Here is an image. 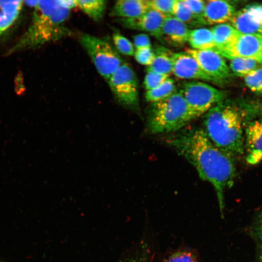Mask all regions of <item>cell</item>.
Wrapping results in <instances>:
<instances>
[{
	"mask_svg": "<svg viewBox=\"0 0 262 262\" xmlns=\"http://www.w3.org/2000/svg\"><path fill=\"white\" fill-rule=\"evenodd\" d=\"M166 142L195 168L200 179L213 186L223 214L225 190L233 186L237 175L235 160L216 147L202 128H183Z\"/></svg>",
	"mask_w": 262,
	"mask_h": 262,
	"instance_id": "1",
	"label": "cell"
},
{
	"mask_svg": "<svg viewBox=\"0 0 262 262\" xmlns=\"http://www.w3.org/2000/svg\"><path fill=\"white\" fill-rule=\"evenodd\" d=\"M262 118V103L250 99H225L205 114L203 130L211 141L234 160L245 154V130Z\"/></svg>",
	"mask_w": 262,
	"mask_h": 262,
	"instance_id": "2",
	"label": "cell"
},
{
	"mask_svg": "<svg viewBox=\"0 0 262 262\" xmlns=\"http://www.w3.org/2000/svg\"><path fill=\"white\" fill-rule=\"evenodd\" d=\"M31 23L26 31L7 54L38 48L69 34L65 26L70 10L61 6L58 0H36Z\"/></svg>",
	"mask_w": 262,
	"mask_h": 262,
	"instance_id": "3",
	"label": "cell"
},
{
	"mask_svg": "<svg viewBox=\"0 0 262 262\" xmlns=\"http://www.w3.org/2000/svg\"><path fill=\"white\" fill-rule=\"evenodd\" d=\"M196 118L182 95L177 91L164 99L151 103L147 129L151 134L175 133Z\"/></svg>",
	"mask_w": 262,
	"mask_h": 262,
	"instance_id": "4",
	"label": "cell"
},
{
	"mask_svg": "<svg viewBox=\"0 0 262 262\" xmlns=\"http://www.w3.org/2000/svg\"><path fill=\"white\" fill-rule=\"evenodd\" d=\"M80 42L98 73L107 81L123 64L118 52L105 39L83 33L81 36Z\"/></svg>",
	"mask_w": 262,
	"mask_h": 262,
	"instance_id": "5",
	"label": "cell"
},
{
	"mask_svg": "<svg viewBox=\"0 0 262 262\" xmlns=\"http://www.w3.org/2000/svg\"><path fill=\"white\" fill-rule=\"evenodd\" d=\"M179 91L196 118L226 99L225 92L200 81L184 82Z\"/></svg>",
	"mask_w": 262,
	"mask_h": 262,
	"instance_id": "6",
	"label": "cell"
},
{
	"mask_svg": "<svg viewBox=\"0 0 262 262\" xmlns=\"http://www.w3.org/2000/svg\"><path fill=\"white\" fill-rule=\"evenodd\" d=\"M107 82L119 104L128 109H139L138 81L135 72L128 64L123 63Z\"/></svg>",
	"mask_w": 262,
	"mask_h": 262,
	"instance_id": "7",
	"label": "cell"
},
{
	"mask_svg": "<svg viewBox=\"0 0 262 262\" xmlns=\"http://www.w3.org/2000/svg\"><path fill=\"white\" fill-rule=\"evenodd\" d=\"M197 62L202 70L218 84L228 82L231 77L224 57L214 50L187 49L185 51Z\"/></svg>",
	"mask_w": 262,
	"mask_h": 262,
	"instance_id": "8",
	"label": "cell"
},
{
	"mask_svg": "<svg viewBox=\"0 0 262 262\" xmlns=\"http://www.w3.org/2000/svg\"><path fill=\"white\" fill-rule=\"evenodd\" d=\"M218 52L229 59L250 58L262 65V36L240 33L230 46Z\"/></svg>",
	"mask_w": 262,
	"mask_h": 262,
	"instance_id": "9",
	"label": "cell"
},
{
	"mask_svg": "<svg viewBox=\"0 0 262 262\" xmlns=\"http://www.w3.org/2000/svg\"><path fill=\"white\" fill-rule=\"evenodd\" d=\"M172 73L178 78L198 80L213 83L217 82L206 74L196 61L186 52H172Z\"/></svg>",
	"mask_w": 262,
	"mask_h": 262,
	"instance_id": "10",
	"label": "cell"
},
{
	"mask_svg": "<svg viewBox=\"0 0 262 262\" xmlns=\"http://www.w3.org/2000/svg\"><path fill=\"white\" fill-rule=\"evenodd\" d=\"M166 16L149 8L142 16L136 18H117L122 26L131 29L145 31L161 41L162 27Z\"/></svg>",
	"mask_w": 262,
	"mask_h": 262,
	"instance_id": "11",
	"label": "cell"
},
{
	"mask_svg": "<svg viewBox=\"0 0 262 262\" xmlns=\"http://www.w3.org/2000/svg\"><path fill=\"white\" fill-rule=\"evenodd\" d=\"M245 154L249 164L256 165L262 162V118L250 122L246 127Z\"/></svg>",
	"mask_w": 262,
	"mask_h": 262,
	"instance_id": "12",
	"label": "cell"
},
{
	"mask_svg": "<svg viewBox=\"0 0 262 262\" xmlns=\"http://www.w3.org/2000/svg\"><path fill=\"white\" fill-rule=\"evenodd\" d=\"M229 22L240 33L262 36V19L255 4L236 11Z\"/></svg>",
	"mask_w": 262,
	"mask_h": 262,
	"instance_id": "13",
	"label": "cell"
},
{
	"mask_svg": "<svg viewBox=\"0 0 262 262\" xmlns=\"http://www.w3.org/2000/svg\"><path fill=\"white\" fill-rule=\"evenodd\" d=\"M233 5L222 0L205 1L204 12L200 20L201 25H218L230 21L235 13Z\"/></svg>",
	"mask_w": 262,
	"mask_h": 262,
	"instance_id": "14",
	"label": "cell"
},
{
	"mask_svg": "<svg viewBox=\"0 0 262 262\" xmlns=\"http://www.w3.org/2000/svg\"><path fill=\"white\" fill-rule=\"evenodd\" d=\"M189 27L173 16L166 17L161 33V41L175 47H179L187 42Z\"/></svg>",
	"mask_w": 262,
	"mask_h": 262,
	"instance_id": "15",
	"label": "cell"
},
{
	"mask_svg": "<svg viewBox=\"0 0 262 262\" xmlns=\"http://www.w3.org/2000/svg\"><path fill=\"white\" fill-rule=\"evenodd\" d=\"M149 9L147 0H120L114 4L110 15L117 18H136Z\"/></svg>",
	"mask_w": 262,
	"mask_h": 262,
	"instance_id": "16",
	"label": "cell"
},
{
	"mask_svg": "<svg viewBox=\"0 0 262 262\" xmlns=\"http://www.w3.org/2000/svg\"><path fill=\"white\" fill-rule=\"evenodd\" d=\"M23 3V0H0V35L16 21Z\"/></svg>",
	"mask_w": 262,
	"mask_h": 262,
	"instance_id": "17",
	"label": "cell"
},
{
	"mask_svg": "<svg viewBox=\"0 0 262 262\" xmlns=\"http://www.w3.org/2000/svg\"><path fill=\"white\" fill-rule=\"evenodd\" d=\"M211 30L216 47L214 50L217 52L230 46L240 33L228 23L214 25Z\"/></svg>",
	"mask_w": 262,
	"mask_h": 262,
	"instance_id": "18",
	"label": "cell"
},
{
	"mask_svg": "<svg viewBox=\"0 0 262 262\" xmlns=\"http://www.w3.org/2000/svg\"><path fill=\"white\" fill-rule=\"evenodd\" d=\"M187 42L195 49L215 50L216 48L213 33L207 28L190 30Z\"/></svg>",
	"mask_w": 262,
	"mask_h": 262,
	"instance_id": "19",
	"label": "cell"
},
{
	"mask_svg": "<svg viewBox=\"0 0 262 262\" xmlns=\"http://www.w3.org/2000/svg\"><path fill=\"white\" fill-rule=\"evenodd\" d=\"M152 63L148 66L147 71L154 72L160 74L170 76L172 73L173 64L172 52L164 49H159Z\"/></svg>",
	"mask_w": 262,
	"mask_h": 262,
	"instance_id": "20",
	"label": "cell"
},
{
	"mask_svg": "<svg viewBox=\"0 0 262 262\" xmlns=\"http://www.w3.org/2000/svg\"><path fill=\"white\" fill-rule=\"evenodd\" d=\"M177 91L174 80L168 78L158 87L147 91L145 98L147 101L153 103L164 99Z\"/></svg>",
	"mask_w": 262,
	"mask_h": 262,
	"instance_id": "21",
	"label": "cell"
},
{
	"mask_svg": "<svg viewBox=\"0 0 262 262\" xmlns=\"http://www.w3.org/2000/svg\"><path fill=\"white\" fill-rule=\"evenodd\" d=\"M106 4V1L103 0H77V5L81 10L96 21L104 16Z\"/></svg>",
	"mask_w": 262,
	"mask_h": 262,
	"instance_id": "22",
	"label": "cell"
},
{
	"mask_svg": "<svg viewBox=\"0 0 262 262\" xmlns=\"http://www.w3.org/2000/svg\"><path fill=\"white\" fill-rule=\"evenodd\" d=\"M229 68L240 77H245L262 66L255 60L250 58H233L229 59Z\"/></svg>",
	"mask_w": 262,
	"mask_h": 262,
	"instance_id": "23",
	"label": "cell"
},
{
	"mask_svg": "<svg viewBox=\"0 0 262 262\" xmlns=\"http://www.w3.org/2000/svg\"><path fill=\"white\" fill-rule=\"evenodd\" d=\"M172 16L188 26L189 25H199L197 19L183 0H177Z\"/></svg>",
	"mask_w": 262,
	"mask_h": 262,
	"instance_id": "24",
	"label": "cell"
},
{
	"mask_svg": "<svg viewBox=\"0 0 262 262\" xmlns=\"http://www.w3.org/2000/svg\"><path fill=\"white\" fill-rule=\"evenodd\" d=\"M248 234L256 242L257 247H262V206L254 214L248 227Z\"/></svg>",
	"mask_w": 262,
	"mask_h": 262,
	"instance_id": "25",
	"label": "cell"
},
{
	"mask_svg": "<svg viewBox=\"0 0 262 262\" xmlns=\"http://www.w3.org/2000/svg\"><path fill=\"white\" fill-rule=\"evenodd\" d=\"M246 84L252 92L262 94V66L244 77Z\"/></svg>",
	"mask_w": 262,
	"mask_h": 262,
	"instance_id": "26",
	"label": "cell"
},
{
	"mask_svg": "<svg viewBox=\"0 0 262 262\" xmlns=\"http://www.w3.org/2000/svg\"><path fill=\"white\" fill-rule=\"evenodd\" d=\"M113 39L115 46L120 53L128 56L134 55V46L129 39L117 32L114 33Z\"/></svg>",
	"mask_w": 262,
	"mask_h": 262,
	"instance_id": "27",
	"label": "cell"
},
{
	"mask_svg": "<svg viewBox=\"0 0 262 262\" xmlns=\"http://www.w3.org/2000/svg\"><path fill=\"white\" fill-rule=\"evenodd\" d=\"M177 0H148L149 8L155 10L165 16H172Z\"/></svg>",
	"mask_w": 262,
	"mask_h": 262,
	"instance_id": "28",
	"label": "cell"
},
{
	"mask_svg": "<svg viewBox=\"0 0 262 262\" xmlns=\"http://www.w3.org/2000/svg\"><path fill=\"white\" fill-rule=\"evenodd\" d=\"M169 77L154 72L147 71L144 81V87L147 91L153 89L161 85Z\"/></svg>",
	"mask_w": 262,
	"mask_h": 262,
	"instance_id": "29",
	"label": "cell"
},
{
	"mask_svg": "<svg viewBox=\"0 0 262 262\" xmlns=\"http://www.w3.org/2000/svg\"><path fill=\"white\" fill-rule=\"evenodd\" d=\"M183 1L197 19L199 25H201L200 20L204 12L205 1L201 0H183Z\"/></svg>",
	"mask_w": 262,
	"mask_h": 262,
	"instance_id": "30",
	"label": "cell"
},
{
	"mask_svg": "<svg viewBox=\"0 0 262 262\" xmlns=\"http://www.w3.org/2000/svg\"><path fill=\"white\" fill-rule=\"evenodd\" d=\"M134 56L137 62L141 65L149 66L153 62L155 53L151 48L136 49Z\"/></svg>",
	"mask_w": 262,
	"mask_h": 262,
	"instance_id": "31",
	"label": "cell"
},
{
	"mask_svg": "<svg viewBox=\"0 0 262 262\" xmlns=\"http://www.w3.org/2000/svg\"><path fill=\"white\" fill-rule=\"evenodd\" d=\"M165 262H198L196 255L190 251H180L172 254Z\"/></svg>",
	"mask_w": 262,
	"mask_h": 262,
	"instance_id": "32",
	"label": "cell"
},
{
	"mask_svg": "<svg viewBox=\"0 0 262 262\" xmlns=\"http://www.w3.org/2000/svg\"><path fill=\"white\" fill-rule=\"evenodd\" d=\"M133 45L136 49L143 48H151V42L149 37L147 34L140 33L134 35Z\"/></svg>",
	"mask_w": 262,
	"mask_h": 262,
	"instance_id": "33",
	"label": "cell"
},
{
	"mask_svg": "<svg viewBox=\"0 0 262 262\" xmlns=\"http://www.w3.org/2000/svg\"><path fill=\"white\" fill-rule=\"evenodd\" d=\"M120 262H148L147 255L143 249L140 253L124 258Z\"/></svg>",
	"mask_w": 262,
	"mask_h": 262,
	"instance_id": "34",
	"label": "cell"
},
{
	"mask_svg": "<svg viewBox=\"0 0 262 262\" xmlns=\"http://www.w3.org/2000/svg\"><path fill=\"white\" fill-rule=\"evenodd\" d=\"M60 4L63 7L70 10L71 9L75 8L77 5V0H58Z\"/></svg>",
	"mask_w": 262,
	"mask_h": 262,
	"instance_id": "35",
	"label": "cell"
},
{
	"mask_svg": "<svg viewBox=\"0 0 262 262\" xmlns=\"http://www.w3.org/2000/svg\"><path fill=\"white\" fill-rule=\"evenodd\" d=\"M256 262H262V247H257Z\"/></svg>",
	"mask_w": 262,
	"mask_h": 262,
	"instance_id": "36",
	"label": "cell"
},
{
	"mask_svg": "<svg viewBox=\"0 0 262 262\" xmlns=\"http://www.w3.org/2000/svg\"></svg>",
	"mask_w": 262,
	"mask_h": 262,
	"instance_id": "37",
	"label": "cell"
}]
</instances>
